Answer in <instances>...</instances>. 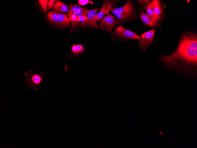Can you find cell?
Returning a JSON list of instances; mask_svg holds the SVG:
<instances>
[{"label": "cell", "mask_w": 197, "mask_h": 148, "mask_svg": "<svg viewBox=\"0 0 197 148\" xmlns=\"http://www.w3.org/2000/svg\"><path fill=\"white\" fill-rule=\"evenodd\" d=\"M82 15L86 16L88 18V20L81 22L80 27H85L86 26H89L92 28H98L97 21L96 20L95 17L97 14V11L101 10V9H88L84 8H82Z\"/></svg>", "instance_id": "8992f818"}, {"label": "cell", "mask_w": 197, "mask_h": 148, "mask_svg": "<svg viewBox=\"0 0 197 148\" xmlns=\"http://www.w3.org/2000/svg\"><path fill=\"white\" fill-rule=\"evenodd\" d=\"M111 37L112 41L120 40L122 42L128 39L138 40L140 38L136 33L125 29L122 25L117 26L114 31L111 32Z\"/></svg>", "instance_id": "3957f363"}, {"label": "cell", "mask_w": 197, "mask_h": 148, "mask_svg": "<svg viewBox=\"0 0 197 148\" xmlns=\"http://www.w3.org/2000/svg\"><path fill=\"white\" fill-rule=\"evenodd\" d=\"M117 1V0H104L101 1L102 7L101 8L100 11L96 16V20L99 22L104 15L109 14L110 10L115 8V4Z\"/></svg>", "instance_id": "9c48e42d"}, {"label": "cell", "mask_w": 197, "mask_h": 148, "mask_svg": "<svg viewBox=\"0 0 197 148\" xmlns=\"http://www.w3.org/2000/svg\"><path fill=\"white\" fill-rule=\"evenodd\" d=\"M46 18L51 23L56 26L68 28L71 25L68 15L60 12L48 11Z\"/></svg>", "instance_id": "277c9868"}, {"label": "cell", "mask_w": 197, "mask_h": 148, "mask_svg": "<svg viewBox=\"0 0 197 148\" xmlns=\"http://www.w3.org/2000/svg\"><path fill=\"white\" fill-rule=\"evenodd\" d=\"M130 122L131 125H132L134 123V122L133 121H132Z\"/></svg>", "instance_id": "44dd1931"}, {"label": "cell", "mask_w": 197, "mask_h": 148, "mask_svg": "<svg viewBox=\"0 0 197 148\" xmlns=\"http://www.w3.org/2000/svg\"><path fill=\"white\" fill-rule=\"evenodd\" d=\"M23 75L25 77L27 88L29 89L38 90L40 84L44 81L43 74L42 72L38 73L30 70L26 71Z\"/></svg>", "instance_id": "5b68a950"}, {"label": "cell", "mask_w": 197, "mask_h": 148, "mask_svg": "<svg viewBox=\"0 0 197 148\" xmlns=\"http://www.w3.org/2000/svg\"><path fill=\"white\" fill-rule=\"evenodd\" d=\"M161 59L166 65L174 66L176 62L197 64V37L191 32L185 34L181 37L178 48L171 55L163 56Z\"/></svg>", "instance_id": "6da1fadb"}, {"label": "cell", "mask_w": 197, "mask_h": 148, "mask_svg": "<svg viewBox=\"0 0 197 148\" xmlns=\"http://www.w3.org/2000/svg\"><path fill=\"white\" fill-rule=\"evenodd\" d=\"M48 0H39V3L42 11L46 13L47 9Z\"/></svg>", "instance_id": "2e32d148"}, {"label": "cell", "mask_w": 197, "mask_h": 148, "mask_svg": "<svg viewBox=\"0 0 197 148\" xmlns=\"http://www.w3.org/2000/svg\"><path fill=\"white\" fill-rule=\"evenodd\" d=\"M147 144H148V145L149 146H150V147L151 146V142H148L147 143Z\"/></svg>", "instance_id": "ffe728a7"}, {"label": "cell", "mask_w": 197, "mask_h": 148, "mask_svg": "<svg viewBox=\"0 0 197 148\" xmlns=\"http://www.w3.org/2000/svg\"><path fill=\"white\" fill-rule=\"evenodd\" d=\"M146 9L147 10V12L148 14L155 18L158 20H159V19L157 18L154 13L153 9L152 2L149 3Z\"/></svg>", "instance_id": "9a60e30c"}, {"label": "cell", "mask_w": 197, "mask_h": 148, "mask_svg": "<svg viewBox=\"0 0 197 148\" xmlns=\"http://www.w3.org/2000/svg\"><path fill=\"white\" fill-rule=\"evenodd\" d=\"M117 23V20L112 14L103 16L98 26L101 30H106L111 32L113 28Z\"/></svg>", "instance_id": "52a82bcc"}, {"label": "cell", "mask_w": 197, "mask_h": 148, "mask_svg": "<svg viewBox=\"0 0 197 148\" xmlns=\"http://www.w3.org/2000/svg\"><path fill=\"white\" fill-rule=\"evenodd\" d=\"M140 17L143 22L150 27H153L157 25V21L156 18L151 16L144 11L139 13Z\"/></svg>", "instance_id": "30bf717a"}, {"label": "cell", "mask_w": 197, "mask_h": 148, "mask_svg": "<svg viewBox=\"0 0 197 148\" xmlns=\"http://www.w3.org/2000/svg\"><path fill=\"white\" fill-rule=\"evenodd\" d=\"M70 9L68 14H73L77 16L82 15V8L78 4L74 5L70 3Z\"/></svg>", "instance_id": "7c38bea8"}, {"label": "cell", "mask_w": 197, "mask_h": 148, "mask_svg": "<svg viewBox=\"0 0 197 148\" xmlns=\"http://www.w3.org/2000/svg\"><path fill=\"white\" fill-rule=\"evenodd\" d=\"M155 29L147 31L142 34L138 40L139 48L141 50H145L152 42L155 32Z\"/></svg>", "instance_id": "ba28073f"}, {"label": "cell", "mask_w": 197, "mask_h": 148, "mask_svg": "<svg viewBox=\"0 0 197 148\" xmlns=\"http://www.w3.org/2000/svg\"><path fill=\"white\" fill-rule=\"evenodd\" d=\"M78 3L80 5L83 6L88 4H93L94 2L93 1H90L88 0H78Z\"/></svg>", "instance_id": "e0dca14e"}, {"label": "cell", "mask_w": 197, "mask_h": 148, "mask_svg": "<svg viewBox=\"0 0 197 148\" xmlns=\"http://www.w3.org/2000/svg\"><path fill=\"white\" fill-rule=\"evenodd\" d=\"M149 0H138V1L142 5H143V9H146L148 4H149Z\"/></svg>", "instance_id": "d6986e66"}, {"label": "cell", "mask_w": 197, "mask_h": 148, "mask_svg": "<svg viewBox=\"0 0 197 148\" xmlns=\"http://www.w3.org/2000/svg\"><path fill=\"white\" fill-rule=\"evenodd\" d=\"M68 11V6L60 1H57L55 3L52 10V11L55 12H67Z\"/></svg>", "instance_id": "8fae6325"}, {"label": "cell", "mask_w": 197, "mask_h": 148, "mask_svg": "<svg viewBox=\"0 0 197 148\" xmlns=\"http://www.w3.org/2000/svg\"><path fill=\"white\" fill-rule=\"evenodd\" d=\"M132 119L131 118H130L129 119V121L130 122L131 121H132Z\"/></svg>", "instance_id": "7402d4cb"}, {"label": "cell", "mask_w": 197, "mask_h": 148, "mask_svg": "<svg viewBox=\"0 0 197 148\" xmlns=\"http://www.w3.org/2000/svg\"><path fill=\"white\" fill-rule=\"evenodd\" d=\"M136 8L134 7L132 2L127 0L126 4L118 8H114L111 10L116 18L117 25L130 20H134L136 18Z\"/></svg>", "instance_id": "7a4b0ae2"}, {"label": "cell", "mask_w": 197, "mask_h": 148, "mask_svg": "<svg viewBox=\"0 0 197 148\" xmlns=\"http://www.w3.org/2000/svg\"><path fill=\"white\" fill-rule=\"evenodd\" d=\"M152 2L154 13L159 19L161 17L160 15L162 14V11L160 3L159 1L157 0H153Z\"/></svg>", "instance_id": "4fadbf2b"}, {"label": "cell", "mask_w": 197, "mask_h": 148, "mask_svg": "<svg viewBox=\"0 0 197 148\" xmlns=\"http://www.w3.org/2000/svg\"><path fill=\"white\" fill-rule=\"evenodd\" d=\"M84 47L81 44L73 45L71 47V51L73 54L77 56L82 53L85 51Z\"/></svg>", "instance_id": "5bb4252c"}, {"label": "cell", "mask_w": 197, "mask_h": 148, "mask_svg": "<svg viewBox=\"0 0 197 148\" xmlns=\"http://www.w3.org/2000/svg\"><path fill=\"white\" fill-rule=\"evenodd\" d=\"M57 0H48L47 3V9L49 10L51 9H53L55 3L56 2Z\"/></svg>", "instance_id": "ac0fdd59"}]
</instances>
